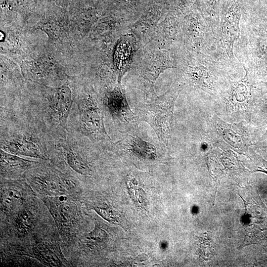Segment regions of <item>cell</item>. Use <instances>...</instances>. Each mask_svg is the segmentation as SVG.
Masks as SVG:
<instances>
[{
	"instance_id": "14",
	"label": "cell",
	"mask_w": 267,
	"mask_h": 267,
	"mask_svg": "<svg viewBox=\"0 0 267 267\" xmlns=\"http://www.w3.org/2000/svg\"><path fill=\"white\" fill-rule=\"evenodd\" d=\"M35 217L30 210L24 209L20 211L14 220V228L20 235L29 233L34 227Z\"/></svg>"
},
{
	"instance_id": "7",
	"label": "cell",
	"mask_w": 267,
	"mask_h": 267,
	"mask_svg": "<svg viewBox=\"0 0 267 267\" xmlns=\"http://www.w3.org/2000/svg\"><path fill=\"white\" fill-rule=\"evenodd\" d=\"M43 201L57 225L63 227L73 223L78 213L75 203L63 195L46 197Z\"/></svg>"
},
{
	"instance_id": "4",
	"label": "cell",
	"mask_w": 267,
	"mask_h": 267,
	"mask_svg": "<svg viewBox=\"0 0 267 267\" xmlns=\"http://www.w3.org/2000/svg\"><path fill=\"white\" fill-rule=\"evenodd\" d=\"M103 104L113 120L121 125V133L137 127L139 123L136 114L132 110L121 83L118 82L113 90L105 96Z\"/></svg>"
},
{
	"instance_id": "2",
	"label": "cell",
	"mask_w": 267,
	"mask_h": 267,
	"mask_svg": "<svg viewBox=\"0 0 267 267\" xmlns=\"http://www.w3.org/2000/svg\"><path fill=\"white\" fill-rule=\"evenodd\" d=\"M136 128L122 133V138L107 145L120 155L140 161L155 162L162 157V144L141 137L137 134Z\"/></svg>"
},
{
	"instance_id": "13",
	"label": "cell",
	"mask_w": 267,
	"mask_h": 267,
	"mask_svg": "<svg viewBox=\"0 0 267 267\" xmlns=\"http://www.w3.org/2000/svg\"><path fill=\"white\" fill-rule=\"evenodd\" d=\"M23 200L22 192L11 186L2 188L1 190V209L6 211H12Z\"/></svg>"
},
{
	"instance_id": "12",
	"label": "cell",
	"mask_w": 267,
	"mask_h": 267,
	"mask_svg": "<svg viewBox=\"0 0 267 267\" xmlns=\"http://www.w3.org/2000/svg\"><path fill=\"white\" fill-rule=\"evenodd\" d=\"M131 53V46L125 41H122L117 46L115 53V66L119 83H121L123 76L129 68Z\"/></svg>"
},
{
	"instance_id": "3",
	"label": "cell",
	"mask_w": 267,
	"mask_h": 267,
	"mask_svg": "<svg viewBox=\"0 0 267 267\" xmlns=\"http://www.w3.org/2000/svg\"><path fill=\"white\" fill-rule=\"evenodd\" d=\"M78 107L79 129L82 134L92 141L110 143L111 139L106 131L103 111L97 101L89 95L79 100Z\"/></svg>"
},
{
	"instance_id": "5",
	"label": "cell",
	"mask_w": 267,
	"mask_h": 267,
	"mask_svg": "<svg viewBox=\"0 0 267 267\" xmlns=\"http://www.w3.org/2000/svg\"><path fill=\"white\" fill-rule=\"evenodd\" d=\"M48 93L46 98L49 114L55 124L67 130V121L73 103L70 89L62 86L51 89Z\"/></svg>"
},
{
	"instance_id": "9",
	"label": "cell",
	"mask_w": 267,
	"mask_h": 267,
	"mask_svg": "<svg viewBox=\"0 0 267 267\" xmlns=\"http://www.w3.org/2000/svg\"><path fill=\"white\" fill-rule=\"evenodd\" d=\"M33 250L35 257L46 266L60 267L66 264V260L57 245L42 243L34 247Z\"/></svg>"
},
{
	"instance_id": "15",
	"label": "cell",
	"mask_w": 267,
	"mask_h": 267,
	"mask_svg": "<svg viewBox=\"0 0 267 267\" xmlns=\"http://www.w3.org/2000/svg\"><path fill=\"white\" fill-rule=\"evenodd\" d=\"M97 212L102 217L108 221L118 223L119 217L118 214L109 208H97L95 209Z\"/></svg>"
},
{
	"instance_id": "11",
	"label": "cell",
	"mask_w": 267,
	"mask_h": 267,
	"mask_svg": "<svg viewBox=\"0 0 267 267\" xmlns=\"http://www.w3.org/2000/svg\"><path fill=\"white\" fill-rule=\"evenodd\" d=\"M67 146L63 147L62 149L67 163L70 167L81 175H90L91 169L86 158L75 148Z\"/></svg>"
},
{
	"instance_id": "8",
	"label": "cell",
	"mask_w": 267,
	"mask_h": 267,
	"mask_svg": "<svg viewBox=\"0 0 267 267\" xmlns=\"http://www.w3.org/2000/svg\"><path fill=\"white\" fill-rule=\"evenodd\" d=\"M32 183L38 189L47 193H64L66 189L74 186L72 181L61 178L50 173L40 174L31 178Z\"/></svg>"
},
{
	"instance_id": "1",
	"label": "cell",
	"mask_w": 267,
	"mask_h": 267,
	"mask_svg": "<svg viewBox=\"0 0 267 267\" xmlns=\"http://www.w3.org/2000/svg\"><path fill=\"white\" fill-rule=\"evenodd\" d=\"M174 102V95L165 94L137 107L138 123L144 122L149 124L164 146H168L171 134Z\"/></svg>"
},
{
	"instance_id": "6",
	"label": "cell",
	"mask_w": 267,
	"mask_h": 267,
	"mask_svg": "<svg viewBox=\"0 0 267 267\" xmlns=\"http://www.w3.org/2000/svg\"><path fill=\"white\" fill-rule=\"evenodd\" d=\"M1 149L18 156L45 159V150L40 142L31 135L18 134L1 142Z\"/></svg>"
},
{
	"instance_id": "10",
	"label": "cell",
	"mask_w": 267,
	"mask_h": 267,
	"mask_svg": "<svg viewBox=\"0 0 267 267\" xmlns=\"http://www.w3.org/2000/svg\"><path fill=\"white\" fill-rule=\"evenodd\" d=\"M33 162L0 149L1 173L10 175L23 172Z\"/></svg>"
},
{
	"instance_id": "16",
	"label": "cell",
	"mask_w": 267,
	"mask_h": 267,
	"mask_svg": "<svg viewBox=\"0 0 267 267\" xmlns=\"http://www.w3.org/2000/svg\"><path fill=\"white\" fill-rule=\"evenodd\" d=\"M106 236V232L103 229L96 226L89 235V238L92 240L102 241Z\"/></svg>"
}]
</instances>
